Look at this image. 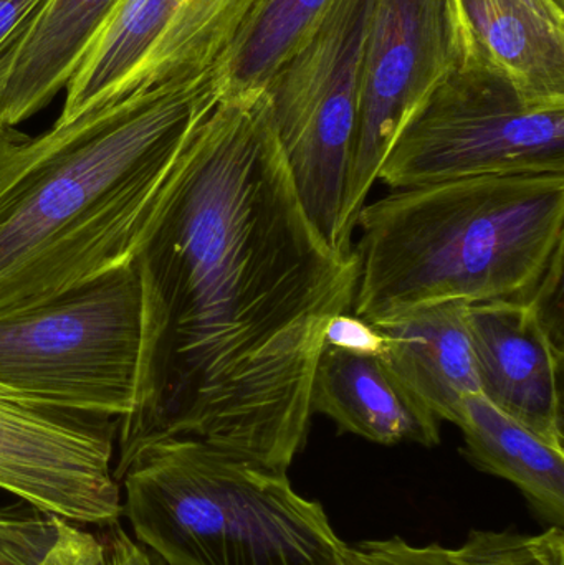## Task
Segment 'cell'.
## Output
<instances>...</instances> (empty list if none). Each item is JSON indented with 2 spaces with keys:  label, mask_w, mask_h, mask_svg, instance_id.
Returning a JSON list of instances; mask_svg holds the SVG:
<instances>
[{
  "label": "cell",
  "mask_w": 564,
  "mask_h": 565,
  "mask_svg": "<svg viewBox=\"0 0 564 565\" xmlns=\"http://www.w3.org/2000/svg\"><path fill=\"white\" fill-rule=\"evenodd\" d=\"M145 345L118 460L189 437L287 471L307 441L328 322L351 312L357 250L305 212L264 89L222 96L139 255Z\"/></svg>",
  "instance_id": "obj_1"
},
{
  "label": "cell",
  "mask_w": 564,
  "mask_h": 565,
  "mask_svg": "<svg viewBox=\"0 0 564 565\" xmlns=\"http://www.w3.org/2000/svg\"><path fill=\"white\" fill-rule=\"evenodd\" d=\"M215 76L169 82L50 131L0 136V318L138 260L168 211Z\"/></svg>",
  "instance_id": "obj_2"
},
{
  "label": "cell",
  "mask_w": 564,
  "mask_h": 565,
  "mask_svg": "<svg viewBox=\"0 0 564 565\" xmlns=\"http://www.w3.org/2000/svg\"><path fill=\"white\" fill-rule=\"evenodd\" d=\"M353 312L530 301L563 260L564 175H483L397 189L357 217Z\"/></svg>",
  "instance_id": "obj_3"
},
{
  "label": "cell",
  "mask_w": 564,
  "mask_h": 565,
  "mask_svg": "<svg viewBox=\"0 0 564 565\" xmlns=\"http://www.w3.org/2000/svg\"><path fill=\"white\" fill-rule=\"evenodd\" d=\"M115 477L136 541L166 565H338L347 547L287 471L195 438L145 441Z\"/></svg>",
  "instance_id": "obj_4"
},
{
  "label": "cell",
  "mask_w": 564,
  "mask_h": 565,
  "mask_svg": "<svg viewBox=\"0 0 564 565\" xmlns=\"http://www.w3.org/2000/svg\"><path fill=\"white\" fill-rule=\"evenodd\" d=\"M138 262L0 318V385L46 407L123 420L138 395Z\"/></svg>",
  "instance_id": "obj_5"
},
{
  "label": "cell",
  "mask_w": 564,
  "mask_h": 565,
  "mask_svg": "<svg viewBox=\"0 0 564 565\" xmlns=\"http://www.w3.org/2000/svg\"><path fill=\"white\" fill-rule=\"evenodd\" d=\"M517 174L564 175V99L529 95L464 55L401 129L377 181L397 191Z\"/></svg>",
  "instance_id": "obj_6"
},
{
  "label": "cell",
  "mask_w": 564,
  "mask_h": 565,
  "mask_svg": "<svg viewBox=\"0 0 564 565\" xmlns=\"http://www.w3.org/2000/svg\"><path fill=\"white\" fill-rule=\"evenodd\" d=\"M373 0H337L317 32L264 86L298 198L331 248L341 227L360 118L361 70Z\"/></svg>",
  "instance_id": "obj_7"
},
{
  "label": "cell",
  "mask_w": 564,
  "mask_h": 565,
  "mask_svg": "<svg viewBox=\"0 0 564 565\" xmlns=\"http://www.w3.org/2000/svg\"><path fill=\"white\" fill-rule=\"evenodd\" d=\"M466 55L456 0H373L341 227L357 217L401 129Z\"/></svg>",
  "instance_id": "obj_8"
},
{
  "label": "cell",
  "mask_w": 564,
  "mask_h": 565,
  "mask_svg": "<svg viewBox=\"0 0 564 565\" xmlns=\"http://www.w3.org/2000/svg\"><path fill=\"white\" fill-rule=\"evenodd\" d=\"M118 420L46 407L0 385V490L79 526L123 516Z\"/></svg>",
  "instance_id": "obj_9"
},
{
  "label": "cell",
  "mask_w": 564,
  "mask_h": 565,
  "mask_svg": "<svg viewBox=\"0 0 564 565\" xmlns=\"http://www.w3.org/2000/svg\"><path fill=\"white\" fill-rule=\"evenodd\" d=\"M467 321L480 394L564 451L562 329L533 299L469 305Z\"/></svg>",
  "instance_id": "obj_10"
},
{
  "label": "cell",
  "mask_w": 564,
  "mask_h": 565,
  "mask_svg": "<svg viewBox=\"0 0 564 565\" xmlns=\"http://www.w3.org/2000/svg\"><path fill=\"white\" fill-rule=\"evenodd\" d=\"M311 415H324L341 431L380 445L404 441L436 447L440 420L406 387L381 355L324 345L315 367Z\"/></svg>",
  "instance_id": "obj_11"
},
{
  "label": "cell",
  "mask_w": 564,
  "mask_h": 565,
  "mask_svg": "<svg viewBox=\"0 0 564 565\" xmlns=\"http://www.w3.org/2000/svg\"><path fill=\"white\" fill-rule=\"evenodd\" d=\"M466 301L413 306L371 322L381 358L440 422L457 424L460 402L480 392Z\"/></svg>",
  "instance_id": "obj_12"
},
{
  "label": "cell",
  "mask_w": 564,
  "mask_h": 565,
  "mask_svg": "<svg viewBox=\"0 0 564 565\" xmlns=\"http://www.w3.org/2000/svg\"><path fill=\"white\" fill-rule=\"evenodd\" d=\"M119 0H52L0 92V128L15 129L72 82Z\"/></svg>",
  "instance_id": "obj_13"
},
{
  "label": "cell",
  "mask_w": 564,
  "mask_h": 565,
  "mask_svg": "<svg viewBox=\"0 0 564 565\" xmlns=\"http://www.w3.org/2000/svg\"><path fill=\"white\" fill-rule=\"evenodd\" d=\"M466 55L536 98L564 99V29L517 0H456Z\"/></svg>",
  "instance_id": "obj_14"
},
{
  "label": "cell",
  "mask_w": 564,
  "mask_h": 565,
  "mask_svg": "<svg viewBox=\"0 0 564 565\" xmlns=\"http://www.w3.org/2000/svg\"><path fill=\"white\" fill-rule=\"evenodd\" d=\"M456 425L477 468L515 484L540 518L563 527L564 451L493 407L480 392L462 398Z\"/></svg>",
  "instance_id": "obj_15"
},
{
  "label": "cell",
  "mask_w": 564,
  "mask_h": 565,
  "mask_svg": "<svg viewBox=\"0 0 564 565\" xmlns=\"http://www.w3.org/2000/svg\"><path fill=\"white\" fill-rule=\"evenodd\" d=\"M199 2L119 0L66 86L65 105L56 121H70L121 98L172 20Z\"/></svg>",
  "instance_id": "obj_16"
},
{
  "label": "cell",
  "mask_w": 564,
  "mask_h": 565,
  "mask_svg": "<svg viewBox=\"0 0 564 565\" xmlns=\"http://www.w3.org/2000/svg\"><path fill=\"white\" fill-rule=\"evenodd\" d=\"M337 0H257L215 70L219 95L264 89Z\"/></svg>",
  "instance_id": "obj_17"
},
{
  "label": "cell",
  "mask_w": 564,
  "mask_h": 565,
  "mask_svg": "<svg viewBox=\"0 0 564 565\" xmlns=\"http://www.w3.org/2000/svg\"><path fill=\"white\" fill-rule=\"evenodd\" d=\"M454 551L457 565H564L563 527L540 534L515 531H470Z\"/></svg>",
  "instance_id": "obj_18"
},
{
  "label": "cell",
  "mask_w": 564,
  "mask_h": 565,
  "mask_svg": "<svg viewBox=\"0 0 564 565\" xmlns=\"http://www.w3.org/2000/svg\"><path fill=\"white\" fill-rule=\"evenodd\" d=\"M58 565H166L158 556L132 540L119 523L93 534L66 521L60 546Z\"/></svg>",
  "instance_id": "obj_19"
},
{
  "label": "cell",
  "mask_w": 564,
  "mask_h": 565,
  "mask_svg": "<svg viewBox=\"0 0 564 565\" xmlns=\"http://www.w3.org/2000/svg\"><path fill=\"white\" fill-rule=\"evenodd\" d=\"M338 565H457L454 551L440 544L414 546L401 537L347 544Z\"/></svg>",
  "instance_id": "obj_20"
},
{
  "label": "cell",
  "mask_w": 564,
  "mask_h": 565,
  "mask_svg": "<svg viewBox=\"0 0 564 565\" xmlns=\"http://www.w3.org/2000/svg\"><path fill=\"white\" fill-rule=\"evenodd\" d=\"M52 0H0V92Z\"/></svg>",
  "instance_id": "obj_21"
},
{
  "label": "cell",
  "mask_w": 564,
  "mask_h": 565,
  "mask_svg": "<svg viewBox=\"0 0 564 565\" xmlns=\"http://www.w3.org/2000/svg\"><path fill=\"white\" fill-rule=\"evenodd\" d=\"M324 345L354 354L381 355L383 338L371 322L358 318L353 312H341L328 322Z\"/></svg>",
  "instance_id": "obj_22"
},
{
  "label": "cell",
  "mask_w": 564,
  "mask_h": 565,
  "mask_svg": "<svg viewBox=\"0 0 564 565\" xmlns=\"http://www.w3.org/2000/svg\"><path fill=\"white\" fill-rule=\"evenodd\" d=\"M517 2L532 10L540 19L546 20L558 29H564V9L555 0H517Z\"/></svg>",
  "instance_id": "obj_23"
},
{
  "label": "cell",
  "mask_w": 564,
  "mask_h": 565,
  "mask_svg": "<svg viewBox=\"0 0 564 565\" xmlns=\"http://www.w3.org/2000/svg\"><path fill=\"white\" fill-rule=\"evenodd\" d=\"M556 3H558V6H562L563 7V2L564 0H555Z\"/></svg>",
  "instance_id": "obj_24"
},
{
  "label": "cell",
  "mask_w": 564,
  "mask_h": 565,
  "mask_svg": "<svg viewBox=\"0 0 564 565\" xmlns=\"http://www.w3.org/2000/svg\"><path fill=\"white\" fill-rule=\"evenodd\" d=\"M6 129H7V128H0V136H2V135H3V132H6Z\"/></svg>",
  "instance_id": "obj_25"
}]
</instances>
